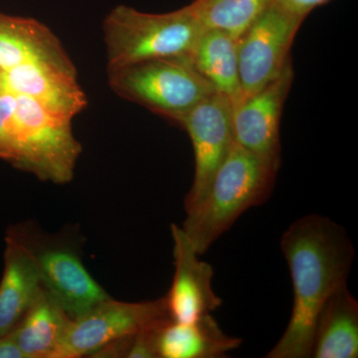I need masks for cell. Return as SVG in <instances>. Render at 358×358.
Masks as SVG:
<instances>
[{"label": "cell", "instance_id": "obj_1", "mask_svg": "<svg viewBox=\"0 0 358 358\" xmlns=\"http://www.w3.org/2000/svg\"><path fill=\"white\" fill-rule=\"evenodd\" d=\"M281 248L293 282V310L286 331L266 357H312L317 313L348 282L355 248L345 228L317 214L294 221L282 234Z\"/></svg>", "mask_w": 358, "mask_h": 358}, {"label": "cell", "instance_id": "obj_2", "mask_svg": "<svg viewBox=\"0 0 358 358\" xmlns=\"http://www.w3.org/2000/svg\"><path fill=\"white\" fill-rule=\"evenodd\" d=\"M278 169L235 141L182 229L203 255L245 211L264 203L272 192Z\"/></svg>", "mask_w": 358, "mask_h": 358}, {"label": "cell", "instance_id": "obj_3", "mask_svg": "<svg viewBox=\"0 0 358 358\" xmlns=\"http://www.w3.org/2000/svg\"><path fill=\"white\" fill-rule=\"evenodd\" d=\"M203 29L190 4L166 13L115 6L103 23L107 70L150 59L190 55Z\"/></svg>", "mask_w": 358, "mask_h": 358}, {"label": "cell", "instance_id": "obj_4", "mask_svg": "<svg viewBox=\"0 0 358 358\" xmlns=\"http://www.w3.org/2000/svg\"><path fill=\"white\" fill-rule=\"evenodd\" d=\"M117 96L176 122L216 93L193 65L190 55L155 58L107 70Z\"/></svg>", "mask_w": 358, "mask_h": 358}, {"label": "cell", "instance_id": "obj_5", "mask_svg": "<svg viewBox=\"0 0 358 358\" xmlns=\"http://www.w3.org/2000/svg\"><path fill=\"white\" fill-rule=\"evenodd\" d=\"M13 134L6 162L41 180L65 185L74 178L82 145L72 121L51 114L29 96L15 95Z\"/></svg>", "mask_w": 358, "mask_h": 358}, {"label": "cell", "instance_id": "obj_6", "mask_svg": "<svg viewBox=\"0 0 358 358\" xmlns=\"http://www.w3.org/2000/svg\"><path fill=\"white\" fill-rule=\"evenodd\" d=\"M10 228L31 254L42 288L71 320L110 298L85 267L76 247L65 237L45 234L26 224Z\"/></svg>", "mask_w": 358, "mask_h": 358}, {"label": "cell", "instance_id": "obj_7", "mask_svg": "<svg viewBox=\"0 0 358 358\" xmlns=\"http://www.w3.org/2000/svg\"><path fill=\"white\" fill-rule=\"evenodd\" d=\"M171 320L166 296L155 301L127 303L108 298L71 320L52 358L95 355L106 346L136 336Z\"/></svg>", "mask_w": 358, "mask_h": 358}, {"label": "cell", "instance_id": "obj_8", "mask_svg": "<svg viewBox=\"0 0 358 358\" xmlns=\"http://www.w3.org/2000/svg\"><path fill=\"white\" fill-rule=\"evenodd\" d=\"M303 22L273 1L237 40L244 98L274 81L292 62L289 52Z\"/></svg>", "mask_w": 358, "mask_h": 358}, {"label": "cell", "instance_id": "obj_9", "mask_svg": "<svg viewBox=\"0 0 358 358\" xmlns=\"http://www.w3.org/2000/svg\"><path fill=\"white\" fill-rule=\"evenodd\" d=\"M178 124L189 136L194 152V178L185 201L187 213L203 199L234 141L232 103L214 93L183 115Z\"/></svg>", "mask_w": 358, "mask_h": 358}, {"label": "cell", "instance_id": "obj_10", "mask_svg": "<svg viewBox=\"0 0 358 358\" xmlns=\"http://www.w3.org/2000/svg\"><path fill=\"white\" fill-rule=\"evenodd\" d=\"M293 78L289 62L277 79L232 108L235 143L278 169L281 164L280 124Z\"/></svg>", "mask_w": 358, "mask_h": 358}, {"label": "cell", "instance_id": "obj_11", "mask_svg": "<svg viewBox=\"0 0 358 358\" xmlns=\"http://www.w3.org/2000/svg\"><path fill=\"white\" fill-rule=\"evenodd\" d=\"M176 272L166 296L171 320L193 322L220 307L222 301L212 288L213 268L200 260L199 252L182 227L171 225Z\"/></svg>", "mask_w": 358, "mask_h": 358}, {"label": "cell", "instance_id": "obj_12", "mask_svg": "<svg viewBox=\"0 0 358 358\" xmlns=\"http://www.w3.org/2000/svg\"><path fill=\"white\" fill-rule=\"evenodd\" d=\"M0 92L29 96L51 114L73 121L88 106L76 70L29 62L2 71Z\"/></svg>", "mask_w": 358, "mask_h": 358}, {"label": "cell", "instance_id": "obj_13", "mask_svg": "<svg viewBox=\"0 0 358 358\" xmlns=\"http://www.w3.org/2000/svg\"><path fill=\"white\" fill-rule=\"evenodd\" d=\"M29 62H45L76 70L60 40L34 18L0 13V69Z\"/></svg>", "mask_w": 358, "mask_h": 358}, {"label": "cell", "instance_id": "obj_14", "mask_svg": "<svg viewBox=\"0 0 358 358\" xmlns=\"http://www.w3.org/2000/svg\"><path fill=\"white\" fill-rule=\"evenodd\" d=\"M40 289L38 270L31 254L9 228L0 281V336L10 333L17 326Z\"/></svg>", "mask_w": 358, "mask_h": 358}, {"label": "cell", "instance_id": "obj_15", "mask_svg": "<svg viewBox=\"0 0 358 358\" xmlns=\"http://www.w3.org/2000/svg\"><path fill=\"white\" fill-rule=\"evenodd\" d=\"M358 357V303L348 284L339 287L324 301L315 320L312 357Z\"/></svg>", "mask_w": 358, "mask_h": 358}, {"label": "cell", "instance_id": "obj_16", "mask_svg": "<svg viewBox=\"0 0 358 358\" xmlns=\"http://www.w3.org/2000/svg\"><path fill=\"white\" fill-rule=\"evenodd\" d=\"M241 343V338L224 333L208 313L193 322H166L157 336V353L162 358L225 357Z\"/></svg>", "mask_w": 358, "mask_h": 358}, {"label": "cell", "instance_id": "obj_17", "mask_svg": "<svg viewBox=\"0 0 358 358\" xmlns=\"http://www.w3.org/2000/svg\"><path fill=\"white\" fill-rule=\"evenodd\" d=\"M200 74L232 103L243 100L238 62L237 40L226 32L204 28L190 54Z\"/></svg>", "mask_w": 358, "mask_h": 358}, {"label": "cell", "instance_id": "obj_18", "mask_svg": "<svg viewBox=\"0 0 358 358\" xmlns=\"http://www.w3.org/2000/svg\"><path fill=\"white\" fill-rule=\"evenodd\" d=\"M70 322L65 310L41 287L11 333L25 358H52Z\"/></svg>", "mask_w": 358, "mask_h": 358}, {"label": "cell", "instance_id": "obj_19", "mask_svg": "<svg viewBox=\"0 0 358 358\" xmlns=\"http://www.w3.org/2000/svg\"><path fill=\"white\" fill-rule=\"evenodd\" d=\"M273 0H193L190 6L204 28L238 40Z\"/></svg>", "mask_w": 358, "mask_h": 358}, {"label": "cell", "instance_id": "obj_20", "mask_svg": "<svg viewBox=\"0 0 358 358\" xmlns=\"http://www.w3.org/2000/svg\"><path fill=\"white\" fill-rule=\"evenodd\" d=\"M15 95L0 92V159L6 160L13 134Z\"/></svg>", "mask_w": 358, "mask_h": 358}, {"label": "cell", "instance_id": "obj_21", "mask_svg": "<svg viewBox=\"0 0 358 358\" xmlns=\"http://www.w3.org/2000/svg\"><path fill=\"white\" fill-rule=\"evenodd\" d=\"M273 1L284 10L305 20L313 10L329 3L331 0H273Z\"/></svg>", "mask_w": 358, "mask_h": 358}, {"label": "cell", "instance_id": "obj_22", "mask_svg": "<svg viewBox=\"0 0 358 358\" xmlns=\"http://www.w3.org/2000/svg\"><path fill=\"white\" fill-rule=\"evenodd\" d=\"M0 358H25L11 331L0 336Z\"/></svg>", "mask_w": 358, "mask_h": 358}, {"label": "cell", "instance_id": "obj_23", "mask_svg": "<svg viewBox=\"0 0 358 358\" xmlns=\"http://www.w3.org/2000/svg\"><path fill=\"white\" fill-rule=\"evenodd\" d=\"M1 72H2V70L0 69V76H1Z\"/></svg>", "mask_w": 358, "mask_h": 358}]
</instances>
